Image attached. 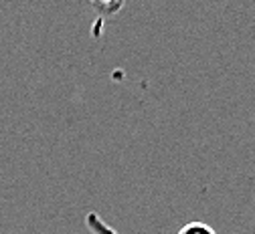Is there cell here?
<instances>
[{"label": "cell", "instance_id": "cell-2", "mask_svg": "<svg viewBox=\"0 0 255 234\" xmlns=\"http://www.w3.org/2000/svg\"><path fill=\"white\" fill-rule=\"evenodd\" d=\"M85 226L91 234H118L98 212H87L85 216Z\"/></svg>", "mask_w": 255, "mask_h": 234}, {"label": "cell", "instance_id": "cell-1", "mask_svg": "<svg viewBox=\"0 0 255 234\" xmlns=\"http://www.w3.org/2000/svg\"><path fill=\"white\" fill-rule=\"evenodd\" d=\"M87 2L102 16H116L126 6V0H87Z\"/></svg>", "mask_w": 255, "mask_h": 234}, {"label": "cell", "instance_id": "cell-3", "mask_svg": "<svg viewBox=\"0 0 255 234\" xmlns=\"http://www.w3.org/2000/svg\"><path fill=\"white\" fill-rule=\"evenodd\" d=\"M178 234H217L213 226H209L207 222H199V220H193V222H186Z\"/></svg>", "mask_w": 255, "mask_h": 234}]
</instances>
